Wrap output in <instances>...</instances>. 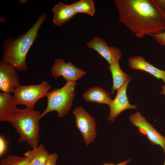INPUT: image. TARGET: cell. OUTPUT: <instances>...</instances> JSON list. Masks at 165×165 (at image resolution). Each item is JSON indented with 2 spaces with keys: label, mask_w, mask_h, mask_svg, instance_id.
Instances as JSON below:
<instances>
[{
  "label": "cell",
  "mask_w": 165,
  "mask_h": 165,
  "mask_svg": "<svg viewBox=\"0 0 165 165\" xmlns=\"http://www.w3.org/2000/svg\"><path fill=\"white\" fill-rule=\"evenodd\" d=\"M108 68L110 71L113 79V85L111 93L113 94L116 90L120 88L130 78L129 75L121 69L119 62L109 65Z\"/></svg>",
  "instance_id": "e0dca14e"
},
{
  "label": "cell",
  "mask_w": 165,
  "mask_h": 165,
  "mask_svg": "<svg viewBox=\"0 0 165 165\" xmlns=\"http://www.w3.org/2000/svg\"><path fill=\"white\" fill-rule=\"evenodd\" d=\"M76 13H85L93 16L96 12L93 0H81L71 4Z\"/></svg>",
  "instance_id": "ac0fdd59"
},
{
  "label": "cell",
  "mask_w": 165,
  "mask_h": 165,
  "mask_svg": "<svg viewBox=\"0 0 165 165\" xmlns=\"http://www.w3.org/2000/svg\"><path fill=\"white\" fill-rule=\"evenodd\" d=\"M58 155L56 153L50 154L46 165H56Z\"/></svg>",
  "instance_id": "7402d4cb"
},
{
  "label": "cell",
  "mask_w": 165,
  "mask_h": 165,
  "mask_svg": "<svg viewBox=\"0 0 165 165\" xmlns=\"http://www.w3.org/2000/svg\"><path fill=\"white\" fill-rule=\"evenodd\" d=\"M165 84L161 86L162 90L160 92V94L165 95Z\"/></svg>",
  "instance_id": "d4e9b609"
},
{
  "label": "cell",
  "mask_w": 165,
  "mask_h": 165,
  "mask_svg": "<svg viewBox=\"0 0 165 165\" xmlns=\"http://www.w3.org/2000/svg\"><path fill=\"white\" fill-rule=\"evenodd\" d=\"M6 141L2 136H0V157H2L5 154L7 149Z\"/></svg>",
  "instance_id": "44dd1931"
},
{
  "label": "cell",
  "mask_w": 165,
  "mask_h": 165,
  "mask_svg": "<svg viewBox=\"0 0 165 165\" xmlns=\"http://www.w3.org/2000/svg\"><path fill=\"white\" fill-rule=\"evenodd\" d=\"M128 66L132 69L142 70L151 74L165 83V71L157 68L146 61L141 56H135L129 58Z\"/></svg>",
  "instance_id": "7c38bea8"
},
{
  "label": "cell",
  "mask_w": 165,
  "mask_h": 165,
  "mask_svg": "<svg viewBox=\"0 0 165 165\" xmlns=\"http://www.w3.org/2000/svg\"><path fill=\"white\" fill-rule=\"evenodd\" d=\"M46 17L45 13L42 14L36 22L26 33L16 39H9L6 40L2 60L11 64L18 71L27 70L28 68L26 63L27 54Z\"/></svg>",
  "instance_id": "7a4b0ae2"
},
{
  "label": "cell",
  "mask_w": 165,
  "mask_h": 165,
  "mask_svg": "<svg viewBox=\"0 0 165 165\" xmlns=\"http://www.w3.org/2000/svg\"><path fill=\"white\" fill-rule=\"evenodd\" d=\"M86 46L100 54L109 65L119 62L121 58L122 54L119 49L109 46L103 39L98 36H94L87 43Z\"/></svg>",
  "instance_id": "9c48e42d"
},
{
  "label": "cell",
  "mask_w": 165,
  "mask_h": 165,
  "mask_svg": "<svg viewBox=\"0 0 165 165\" xmlns=\"http://www.w3.org/2000/svg\"><path fill=\"white\" fill-rule=\"evenodd\" d=\"M72 113L75 117L76 126L81 132L85 145L88 146L96 138V122L82 107H76Z\"/></svg>",
  "instance_id": "8992f818"
},
{
  "label": "cell",
  "mask_w": 165,
  "mask_h": 165,
  "mask_svg": "<svg viewBox=\"0 0 165 165\" xmlns=\"http://www.w3.org/2000/svg\"><path fill=\"white\" fill-rule=\"evenodd\" d=\"M131 161V160L129 159L117 164H115L109 162L104 164L102 165H127Z\"/></svg>",
  "instance_id": "cb8c5ba5"
},
{
  "label": "cell",
  "mask_w": 165,
  "mask_h": 165,
  "mask_svg": "<svg viewBox=\"0 0 165 165\" xmlns=\"http://www.w3.org/2000/svg\"><path fill=\"white\" fill-rule=\"evenodd\" d=\"M76 85L75 81H67L62 87L49 92L46 97L47 106L41 113V119L52 111H56L59 117H62L67 115L72 105L75 95Z\"/></svg>",
  "instance_id": "277c9868"
},
{
  "label": "cell",
  "mask_w": 165,
  "mask_h": 165,
  "mask_svg": "<svg viewBox=\"0 0 165 165\" xmlns=\"http://www.w3.org/2000/svg\"><path fill=\"white\" fill-rule=\"evenodd\" d=\"M16 70L11 64L1 61L0 63V90L2 92L13 93L20 85L19 76Z\"/></svg>",
  "instance_id": "30bf717a"
},
{
  "label": "cell",
  "mask_w": 165,
  "mask_h": 165,
  "mask_svg": "<svg viewBox=\"0 0 165 165\" xmlns=\"http://www.w3.org/2000/svg\"><path fill=\"white\" fill-rule=\"evenodd\" d=\"M41 114L34 109L17 108L9 122L19 134V142L26 141L32 148L38 146Z\"/></svg>",
  "instance_id": "3957f363"
},
{
  "label": "cell",
  "mask_w": 165,
  "mask_h": 165,
  "mask_svg": "<svg viewBox=\"0 0 165 165\" xmlns=\"http://www.w3.org/2000/svg\"><path fill=\"white\" fill-rule=\"evenodd\" d=\"M152 36L157 43L165 47V31L153 35Z\"/></svg>",
  "instance_id": "ffe728a7"
},
{
  "label": "cell",
  "mask_w": 165,
  "mask_h": 165,
  "mask_svg": "<svg viewBox=\"0 0 165 165\" xmlns=\"http://www.w3.org/2000/svg\"><path fill=\"white\" fill-rule=\"evenodd\" d=\"M50 72L53 77L62 76L66 82H75L86 73L83 70L75 67L71 61L65 62L62 59L54 60Z\"/></svg>",
  "instance_id": "ba28073f"
},
{
  "label": "cell",
  "mask_w": 165,
  "mask_h": 165,
  "mask_svg": "<svg viewBox=\"0 0 165 165\" xmlns=\"http://www.w3.org/2000/svg\"><path fill=\"white\" fill-rule=\"evenodd\" d=\"M82 96L86 102L108 105L112 100L110 94L100 86L89 88L83 94Z\"/></svg>",
  "instance_id": "9a60e30c"
},
{
  "label": "cell",
  "mask_w": 165,
  "mask_h": 165,
  "mask_svg": "<svg viewBox=\"0 0 165 165\" xmlns=\"http://www.w3.org/2000/svg\"><path fill=\"white\" fill-rule=\"evenodd\" d=\"M160 9L165 13V0H154Z\"/></svg>",
  "instance_id": "603a6c76"
},
{
  "label": "cell",
  "mask_w": 165,
  "mask_h": 165,
  "mask_svg": "<svg viewBox=\"0 0 165 165\" xmlns=\"http://www.w3.org/2000/svg\"><path fill=\"white\" fill-rule=\"evenodd\" d=\"M131 79L130 78L117 91L115 98L109 105L110 111L108 118V120L113 122L118 116L123 111L128 109H135L137 108V105H132L130 103L127 94V86Z\"/></svg>",
  "instance_id": "8fae6325"
},
{
  "label": "cell",
  "mask_w": 165,
  "mask_h": 165,
  "mask_svg": "<svg viewBox=\"0 0 165 165\" xmlns=\"http://www.w3.org/2000/svg\"><path fill=\"white\" fill-rule=\"evenodd\" d=\"M163 165H165V158L164 161V163Z\"/></svg>",
  "instance_id": "484cf974"
},
{
  "label": "cell",
  "mask_w": 165,
  "mask_h": 165,
  "mask_svg": "<svg viewBox=\"0 0 165 165\" xmlns=\"http://www.w3.org/2000/svg\"><path fill=\"white\" fill-rule=\"evenodd\" d=\"M18 102L10 94L0 93V122H10L17 108Z\"/></svg>",
  "instance_id": "4fadbf2b"
},
{
  "label": "cell",
  "mask_w": 165,
  "mask_h": 165,
  "mask_svg": "<svg viewBox=\"0 0 165 165\" xmlns=\"http://www.w3.org/2000/svg\"><path fill=\"white\" fill-rule=\"evenodd\" d=\"M0 165H30L24 156L16 155L7 156L1 160Z\"/></svg>",
  "instance_id": "d6986e66"
},
{
  "label": "cell",
  "mask_w": 165,
  "mask_h": 165,
  "mask_svg": "<svg viewBox=\"0 0 165 165\" xmlns=\"http://www.w3.org/2000/svg\"><path fill=\"white\" fill-rule=\"evenodd\" d=\"M51 86L45 81L37 85L21 86L15 90L13 94L19 105L25 106L26 108L34 109V106L40 99L46 97Z\"/></svg>",
  "instance_id": "5b68a950"
},
{
  "label": "cell",
  "mask_w": 165,
  "mask_h": 165,
  "mask_svg": "<svg viewBox=\"0 0 165 165\" xmlns=\"http://www.w3.org/2000/svg\"><path fill=\"white\" fill-rule=\"evenodd\" d=\"M129 118L141 134L146 136L152 144L160 146L165 154V137L148 122L139 112L131 114Z\"/></svg>",
  "instance_id": "52a82bcc"
},
{
  "label": "cell",
  "mask_w": 165,
  "mask_h": 165,
  "mask_svg": "<svg viewBox=\"0 0 165 165\" xmlns=\"http://www.w3.org/2000/svg\"><path fill=\"white\" fill-rule=\"evenodd\" d=\"M120 22L137 37L165 31V13L154 0H115Z\"/></svg>",
  "instance_id": "6da1fadb"
},
{
  "label": "cell",
  "mask_w": 165,
  "mask_h": 165,
  "mask_svg": "<svg viewBox=\"0 0 165 165\" xmlns=\"http://www.w3.org/2000/svg\"><path fill=\"white\" fill-rule=\"evenodd\" d=\"M52 11L53 14V24L59 26H62L76 14L71 4H66L62 2L55 5Z\"/></svg>",
  "instance_id": "5bb4252c"
},
{
  "label": "cell",
  "mask_w": 165,
  "mask_h": 165,
  "mask_svg": "<svg viewBox=\"0 0 165 165\" xmlns=\"http://www.w3.org/2000/svg\"><path fill=\"white\" fill-rule=\"evenodd\" d=\"M50 154L43 144L24 152L23 156L30 165H46Z\"/></svg>",
  "instance_id": "2e32d148"
}]
</instances>
